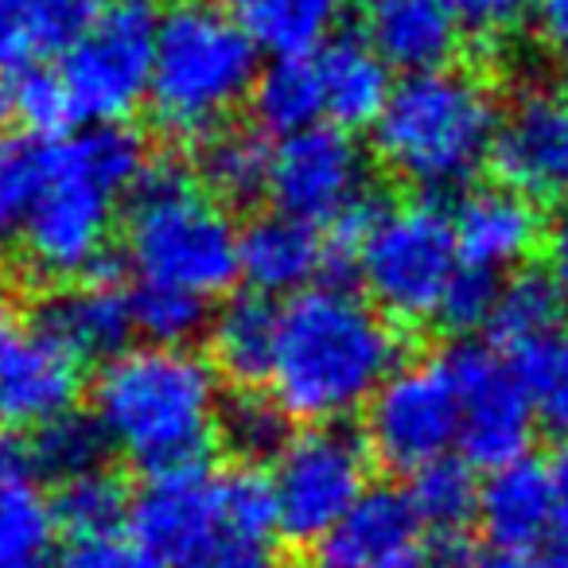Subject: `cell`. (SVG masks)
I'll use <instances>...</instances> for the list:
<instances>
[{"mask_svg":"<svg viewBox=\"0 0 568 568\" xmlns=\"http://www.w3.org/2000/svg\"><path fill=\"white\" fill-rule=\"evenodd\" d=\"M397 366L402 339L371 296L343 284H312L281 304L268 397L288 420L343 425L366 413Z\"/></svg>","mask_w":568,"mask_h":568,"instance_id":"obj_1","label":"cell"},{"mask_svg":"<svg viewBox=\"0 0 568 568\" xmlns=\"http://www.w3.org/2000/svg\"><path fill=\"white\" fill-rule=\"evenodd\" d=\"M226 405L211 358L168 343H141L105 358L90 389V417L110 452L149 475L203 464L222 436Z\"/></svg>","mask_w":568,"mask_h":568,"instance_id":"obj_2","label":"cell"},{"mask_svg":"<svg viewBox=\"0 0 568 568\" xmlns=\"http://www.w3.org/2000/svg\"><path fill=\"white\" fill-rule=\"evenodd\" d=\"M149 172V144L125 121L82 125L48 144L43 187L20 222L24 265L48 281H82L98 273L121 203L136 195Z\"/></svg>","mask_w":568,"mask_h":568,"instance_id":"obj_3","label":"cell"},{"mask_svg":"<svg viewBox=\"0 0 568 568\" xmlns=\"http://www.w3.org/2000/svg\"><path fill=\"white\" fill-rule=\"evenodd\" d=\"M133 541L168 568H281L268 475L203 464L156 471L133 495Z\"/></svg>","mask_w":568,"mask_h":568,"instance_id":"obj_4","label":"cell"},{"mask_svg":"<svg viewBox=\"0 0 568 568\" xmlns=\"http://www.w3.org/2000/svg\"><path fill=\"white\" fill-rule=\"evenodd\" d=\"M503 102L483 74L436 67L394 82L386 110L371 125L378 164L420 195L459 191L495 152Z\"/></svg>","mask_w":568,"mask_h":568,"instance_id":"obj_5","label":"cell"},{"mask_svg":"<svg viewBox=\"0 0 568 568\" xmlns=\"http://www.w3.org/2000/svg\"><path fill=\"white\" fill-rule=\"evenodd\" d=\"M261 79V43L234 9L172 0L156 20L149 105L164 133L203 141L234 121Z\"/></svg>","mask_w":568,"mask_h":568,"instance_id":"obj_6","label":"cell"},{"mask_svg":"<svg viewBox=\"0 0 568 568\" xmlns=\"http://www.w3.org/2000/svg\"><path fill=\"white\" fill-rule=\"evenodd\" d=\"M237 230L230 206L175 168H152L129 199L121 250L141 284H164L175 293L219 301L242 276Z\"/></svg>","mask_w":568,"mask_h":568,"instance_id":"obj_7","label":"cell"},{"mask_svg":"<svg viewBox=\"0 0 568 568\" xmlns=\"http://www.w3.org/2000/svg\"><path fill=\"white\" fill-rule=\"evenodd\" d=\"M332 234L335 257L351 261L363 293L394 324H436L464 268L456 222L428 195L366 206Z\"/></svg>","mask_w":568,"mask_h":568,"instance_id":"obj_8","label":"cell"},{"mask_svg":"<svg viewBox=\"0 0 568 568\" xmlns=\"http://www.w3.org/2000/svg\"><path fill=\"white\" fill-rule=\"evenodd\" d=\"M156 20L160 12L144 0H118L59 55V82L71 121L113 125L149 102Z\"/></svg>","mask_w":568,"mask_h":568,"instance_id":"obj_9","label":"cell"},{"mask_svg":"<svg viewBox=\"0 0 568 568\" xmlns=\"http://www.w3.org/2000/svg\"><path fill=\"white\" fill-rule=\"evenodd\" d=\"M371 448L343 425H304L273 456V487L281 537L316 545L335 521L371 490Z\"/></svg>","mask_w":568,"mask_h":568,"instance_id":"obj_10","label":"cell"},{"mask_svg":"<svg viewBox=\"0 0 568 568\" xmlns=\"http://www.w3.org/2000/svg\"><path fill=\"white\" fill-rule=\"evenodd\" d=\"M366 448L378 464L417 475L459 448V386L448 355L409 358L366 405Z\"/></svg>","mask_w":568,"mask_h":568,"instance_id":"obj_11","label":"cell"},{"mask_svg":"<svg viewBox=\"0 0 568 568\" xmlns=\"http://www.w3.org/2000/svg\"><path fill=\"white\" fill-rule=\"evenodd\" d=\"M268 199L293 219L339 230L371 206V160L351 129L320 121L273 144Z\"/></svg>","mask_w":568,"mask_h":568,"instance_id":"obj_12","label":"cell"},{"mask_svg":"<svg viewBox=\"0 0 568 568\" xmlns=\"http://www.w3.org/2000/svg\"><path fill=\"white\" fill-rule=\"evenodd\" d=\"M459 386V452L471 467L495 471L529 456L537 402L510 355L483 343L448 351Z\"/></svg>","mask_w":568,"mask_h":568,"instance_id":"obj_13","label":"cell"},{"mask_svg":"<svg viewBox=\"0 0 568 568\" xmlns=\"http://www.w3.org/2000/svg\"><path fill=\"white\" fill-rule=\"evenodd\" d=\"M312 549L316 568H444L440 537L402 487H371Z\"/></svg>","mask_w":568,"mask_h":568,"instance_id":"obj_14","label":"cell"},{"mask_svg":"<svg viewBox=\"0 0 568 568\" xmlns=\"http://www.w3.org/2000/svg\"><path fill=\"white\" fill-rule=\"evenodd\" d=\"M490 164L498 183L534 203L568 199V102L552 90L529 87L503 105Z\"/></svg>","mask_w":568,"mask_h":568,"instance_id":"obj_15","label":"cell"},{"mask_svg":"<svg viewBox=\"0 0 568 568\" xmlns=\"http://www.w3.org/2000/svg\"><path fill=\"white\" fill-rule=\"evenodd\" d=\"M82 394V363L51 335L20 332L0 355V425L32 433L48 420L74 413Z\"/></svg>","mask_w":568,"mask_h":568,"instance_id":"obj_16","label":"cell"},{"mask_svg":"<svg viewBox=\"0 0 568 568\" xmlns=\"http://www.w3.org/2000/svg\"><path fill=\"white\" fill-rule=\"evenodd\" d=\"M237 261H242V281L250 284V293L288 301L320 284V273L335 261V250L327 230L273 206L257 214L250 226H242Z\"/></svg>","mask_w":568,"mask_h":568,"instance_id":"obj_17","label":"cell"},{"mask_svg":"<svg viewBox=\"0 0 568 568\" xmlns=\"http://www.w3.org/2000/svg\"><path fill=\"white\" fill-rule=\"evenodd\" d=\"M452 222H456L464 265L483 268L490 276L521 268L549 234L534 199L506 187V183L471 187L452 211Z\"/></svg>","mask_w":568,"mask_h":568,"instance_id":"obj_18","label":"cell"},{"mask_svg":"<svg viewBox=\"0 0 568 568\" xmlns=\"http://www.w3.org/2000/svg\"><path fill=\"white\" fill-rule=\"evenodd\" d=\"M40 332L71 351L79 363L90 358L105 363L121 355L129 347V335L136 332L133 296L98 268L82 281H67L40 304Z\"/></svg>","mask_w":568,"mask_h":568,"instance_id":"obj_19","label":"cell"},{"mask_svg":"<svg viewBox=\"0 0 568 568\" xmlns=\"http://www.w3.org/2000/svg\"><path fill=\"white\" fill-rule=\"evenodd\" d=\"M475 521L483 526L495 549L529 552L557 529V506H552L549 464L537 459H514L506 467L487 471L479 483V510Z\"/></svg>","mask_w":568,"mask_h":568,"instance_id":"obj_20","label":"cell"},{"mask_svg":"<svg viewBox=\"0 0 568 568\" xmlns=\"http://www.w3.org/2000/svg\"><path fill=\"white\" fill-rule=\"evenodd\" d=\"M316 71L324 87V118L339 129H371L394 94V67L358 36H332L316 48Z\"/></svg>","mask_w":568,"mask_h":568,"instance_id":"obj_21","label":"cell"},{"mask_svg":"<svg viewBox=\"0 0 568 568\" xmlns=\"http://www.w3.org/2000/svg\"><path fill=\"white\" fill-rule=\"evenodd\" d=\"M389 67L405 74L448 67L459 43V24L444 0H382L371 9V36Z\"/></svg>","mask_w":568,"mask_h":568,"instance_id":"obj_22","label":"cell"},{"mask_svg":"<svg viewBox=\"0 0 568 568\" xmlns=\"http://www.w3.org/2000/svg\"><path fill=\"white\" fill-rule=\"evenodd\" d=\"M276 316L281 308H273V301L261 293L222 301L219 312L206 320V347H211L206 358L214 363V371L237 386L268 382L276 351Z\"/></svg>","mask_w":568,"mask_h":568,"instance_id":"obj_23","label":"cell"},{"mask_svg":"<svg viewBox=\"0 0 568 568\" xmlns=\"http://www.w3.org/2000/svg\"><path fill=\"white\" fill-rule=\"evenodd\" d=\"M565 293L549 273H514L498 288L487 332L495 335V347L503 355L526 358L565 332Z\"/></svg>","mask_w":568,"mask_h":568,"instance_id":"obj_24","label":"cell"},{"mask_svg":"<svg viewBox=\"0 0 568 568\" xmlns=\"http://www.w3.org/2000/svg\"><path fill=\"white\" fill-rule=\"evenodd\" d=\"M59 529L55 503L40 479L12 464L0 475V568H51Z\"/></svg>","mask_w":568,"mask_h":568,"instance_id":"obj_25","label":"cell"},{"mask_svg":"<svg viewBox=\"0 0 568 568\" xmlns=\"http://www.w3.org/2000/svg\"><path fill=\"white\" fill-rule=\"evenodd\" d=\"M253 118L261 133H301L320 125L324 118V87H320L316 55H273V63L261 67V79L253 87Z\"/></svg>","mask_w":568,"mask_h":568,"instance_id":"obj_26","label":"cell"},{"mask_svg":"<svg viewBox=\"0 0 568 568\" xmlns=\"http://www.w3.org/2000/svg\"><path fill=\"white\" fill-rule=\"evenodd\" d=\"M347 0H230L261 51L308 55L332 40Z\"/></svg>","mask_w":568,"mask_h":568,"instance_id":"obj_27","label":"cell"},{"mask_svg":"<svg viewBox=\"0 0 568 568\" xmlns=\"http://www.w3.org/2000/svg\"><path fill=\"white\" fill-rule=\"evenodd\" d=\"M273 144L257 129L226 125L199 141V183L222 203H250L261 191L268 195Z\"/></svg>","mask_w":568,"mask_h":568,"instance_id":"obj_28","label":"cell"},{"mask_svg":"<svg viewBox=\"0 0 568 568\" xmlns=\"http://www.w3.org/2000/svg\"><path fill=\"white\" fill-rule=\"evenodd\" d=\"M110 452V440L98 428L94 417L82 413H63V417L48 420V425L32 428L17 456V467H24L32 479L40 483H67L74 475L98 471Z\"/></svg>","mask_w":568,"mask_h":568,"instance_id":"obj_29","label":"cell"},{"mask_svg":"<svg viewBox=\"0 0 568 568\" xmlns=\"http://www.w3.org/2000/svg\"><path fill=\"white\" fill-rule=\"evenodd\" d=\"M51 503H55L59 526H63L74 541L118 534V526L129 521V510H133V498H129L125 483L113 471H105V467L59 483Z\"/></svg>","mask_w":568,"mask_h":568,"instance_id":"obj_30","label":"cell"},{"mask_svg":"<svg viewBox=\"0 0 568 568\" xmlns=\"http://www.w3.org/2000/svg\"><path fill=\"white\" fill-rule=\"evenodd\" d=\"M405 490L413 495L436 537H456L479 510V483H475L467 459H436V464L420 467Z\"/></svg>","mask_w":568,"mask_h":568,"instance_id":"obj_31","label":"cell"},{"mask_svg":"<svg viewBox=\"0 0 568 568\" xmlns=\"http://www.w3.org/2000/svg\"><path fill=\"white\" fill-rule=\"evenodd\" d=\"M133 324L144 343H168V347H187L191 335L206 327V301L187 293H175L164 284H141L133 293Z\"/></svg>","mask_w":568,"mask_h":568,"instance_id":"obj_32","label":"cell"},{"mask_svg":"<svg viewBox=\"0 0 568 568\" xmlns=\"http://www.w3.org/2000/svg\"><path fill=\"white\" fill-rule=\"evenodd\" d=\"M48 172V144L0 133V230H20Z\"/></svg>","mask_w":568,"mask_h":568,"instance_id":"obj_33","label":"cell"},{"mask_svg":"<svg viewBox=\"0 0 568 568\" xmlns=\"http://www.w3.org/2000/svg\"><path fill=\"white\" fill-rule=\"evenodd\" d=\"M222 436L230 448L245 459H273L288 440V413L261 394H242L237 402L226 405V420H222Z\"/></svg>","mask_w":568,"mask_h":568,"instance_id":"obj_34","label":"cell"},{"mask_svg":"<svg viewBox=\"0 0 568 568\" xmlns=\"http://www.w3.org/2000/svg\"><path fill=\"white\" fill-rule=\"evenodd\" d=\"M98 0H28L24 12V51L36 55H63L82 32L98 20Z\"/></svg>","mask_w":568,"mask_h":568,"instance_id":"obj_35","label":"cell"},{"mask_svg":"<svg viewBox=\"0 0 568 568\" xmlns=\"http://www.w3.org/2000/svg\"><path fill=\"white\" fill-rule=\"evenodd\" d=\"M514 363L534 389L541 425L568 440V332H560L549 347L534 351L526 358H514Z\"/></svg>","mask_w":568,"mask_h":568,"instance_id":"obj_36","label":"cell"},{"mask_svg":"<svg viewBox=\"0 0 568 568\" xmlns=\"http://www.w3.org/2000/svg\"><path fill=\"white\" fill-rule=\"evenodd\" d=\"M444 4L456 17L459 32L475 36L483 43L510 40L537 12V0H444Z\"/></svg>","mask_w":568,"mask_h":568,"instance_id":"obj_37","label":"cell"},{"mask_svg":"<svg viewBox=\"0 0 568 568\" xmlns=\"http://www.w3.org/2000/svg\"><path fill=\"white\" fill-rule=\"evenodd\" d=\"M498 276L483 273V268H471L464 265L459 268V276L452 281L448 288V301H444L440 308V320L436 324H444L448 332H479V327L490 324V312H495V301H498Z\"/></svg>","mask_w":568,"mask_h":568,"instance_id":"obj_38","label":"cell"},{"mask_svg":"<svg viewBox=\"0 0 568 568\" xmlns=\"http://www.w3.org/2000/svg\"><path fill=\"white\" fill-rule=\"evenodd\" d=\"M12 79H17L20 125L55 129V125H63V121H71L59 71H43V67H36V63H24V67H12Z\"/></svg>","mask_w":568,"mask_h":568,"instance_id":"obj_39","label":"cell"},{"mask_svg":"<svg viewBox=\"0 0 568 568\" xmlns=\"http://www.w3.org/2000/svg\"><path fill=\"white\" fill-rule=\"evenodd\" d=\"M55 568H156V560L136 541H125V537L110 534V537L74 541L71 549L55 560Z\"/></svg>","mask_w":568,"mask_h":568,"instance_id":"obj_40","label":"cell"},{"mask_svg":"<svg viewBox=\"0 0 568 568\" xmlns=\"http://www.w3.org/2000/svg\"><path fill=\"white\" fill-rule=\"evenodd\" d=\"M24 12L28 0H0V67H24Z\"/></svg>","mask_w":568,"mask_h":568,"instance_id":"obj_41","label":"cell"},{"mask_svg":"<svg viewBox=\"0 0 568 568\" xmlns=\"http://www.w3.org/2000/svg\"><path fill=\"white\" fill-rule=\"evenodd\" d=\"M534 28L545 51H552V55L568 63V0H537Z\"/></svg>","mask_w":568,"mask_h":568,"instance_id":"obj_42","label":"cell"},{"mask_svg":"<svg viewBox=\"0 0 568 568\" xmlns=\"http://www.w3.org/2000/svg\"><path fill=\"white\" fill-rule=\"evenodd\" d=\"M444 568H534V557L510 549H456L444 557Z\"/></svg>","mask_w":568,"mask_h":568,"instance_id":"obj_43","label":"cell"},{"mask_svg":"<svg viewBox=\"0 0 568 568\" xmlns=\"http://www.w3.org/2000/svg\"><path fill=\"white\" fill-rule=\"evenodd\" d=\"M545 273L557 281V288L568 301V211H560L545 234Z\"/></svg>","mask_w":568,"mask_h":568,"instance_id":"obj_44","label":"cell"},{"mask_svg":"<svg viewBox=\"0 0 568 568\" xmlns=\"http://www.w3.org/2000/svg\"><path fill=\"white\" fill-rule=\"evenodd\" d=\"M549 479H552V506H557V529L568 541V440L549 459Z\"/></svg>","mask_w":568,"mask_h":568,"instance_id":"obj_45","label":"cell"},{"mask_svg":"<svg viewBox=\"0 0 568 568\" xmlns=\"http://www.w3.org/2000/svg\"><path fill=\"white\" fill-rule=\"evenodd\" d=\"M12 125H20L17 79H12V67H4V71H0V133H9Z\"/></svg>","mask_w":568,"mask_h":568,"instance_id":"obj_46","label":"cell"},{"mask_svg":"<svg viewBox=\"0 0 568 568\" xmlns=\"http://www.w3.org/2000/svg\"><path fill=\"white\" fill-rule=\"evenodd\" d=\"M534 568H568V541L557 549H545L541 557H534Z\"/></svg>","mask_w":568,"mask_h":568,"instance_id":"obj_47","label":"cell"},{"mask_svg":"<svg viewBox=\"0 0 568 568\" xmlns=\"http://www.w3.org/2000/svg\"><path fill=\"white\" fill-rule=\"evenodd\" d=\"M12 335H17V324H12L9 316H0V355H4V351H9Z\"/></svg>","mask_w":568,"mask_h":568,"instance_id":"obj_48","label":"cell"},{"mask_svg":"<svg viewBox=\"0 0 568 568\" xmlns=\"http://www.w3.org/2000/svg\"><path fill=\"white\" fill-rule=\"evenodd\" d=\"M0 284H4V253H0Z\"/></svg>","mask_w":568,"mask_h":568,"instance_id":"obj_49","label":"cell"},{"mask_svg":"<svg viewBox=\"0 0 568 568\" xmlns=\"http://www.w3.org/2000/svg\"><path fill=\"white\" fill-rule=\"evenodd\" d=\"M363 4H371V9H374V4H382V0H363Z\"/></svg>","mask_w":568,"mask_h":568,"instance_id":"obj_50","label":"cell"},{"mask_svg":"<svg viewBox=\"0 0 568 568\" xmlns=\"http://www.w3.org/2000/svg\"><path fill=\"white\" fill-rule=\"evenodd\" d=\"M0 475H4V471H0Z\"/></svg>","mask_w":568,"mask_h":568,"instance_id":"obj_51","label":"cell"}]
</instances>
